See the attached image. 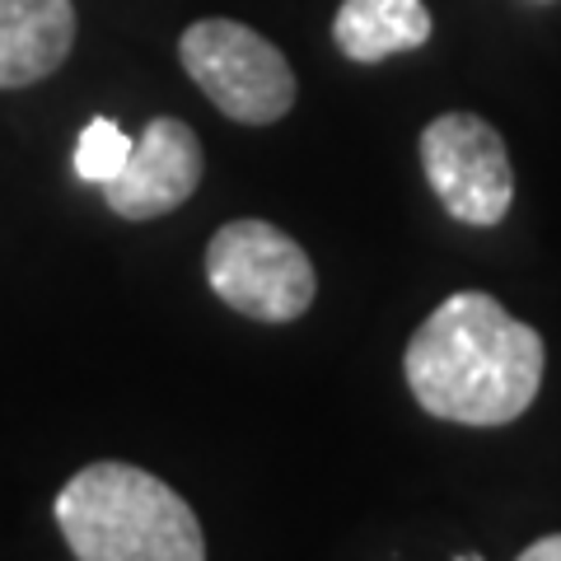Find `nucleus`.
<instances>
[{
  "label": "nucleus",
  "instance_id": "1",
  "mask_svg": "<svg viewBox=\"0 0 561 561\" xmlns=\"http://www.w3.org/2000/svg\"><path fill=\"white\" fill-rule=\"evenodd\" d=\"M542 365L548 346L538 328L486 290L449 295L402 351V375L421 412L478 431L511 426L534 408Z\"/></svg>",
  "mask_w": 561,
  "mask_h": 561
},
{
  "label": "nucleus",
  "instance_id": "2",
  "mask_svg": "<svg viewBox=\"0 0 561 561\" xmlns=\"http://www.w3.org/2000/svg\"><path fill=\"white\" fill-rule=\"evenodd\" d=\"M51 511L76 561H206L197 511L136 463L103 459L80 468Z\"/></svg>",
  "mask_w": 561,
  "mask_h": 561
},
{
  "label": "nucleus",
  "instance_id": "3",
  "mask_svg": "<svg viewBox=\"0 0 561 561\" xmlns=\"http://www.w3.org/2000/svg\"><path fill=\"white\" fill-rule=\"evenodd\" d=\"M179 61L187 80L243 127H272L295 108V94H300L286 51L239 20L187 24L179 38Z\"/></svg>",
  "mask_w": 561,
  "mask_h": 561
},
{
  "label": "nucleus",
  "instance_id": "4",
  "mask_svg": "<svg viewBox=\"0 0 561 561\" xmlns=\"http://www.w3.org/2000/svg\"><path fill=\"white\" fill-rule=\"evenodd\" d=\"M206 280L225 305L257 323H290L313 305L309 253L272 220H230L206 243Z\"/></svg>",
  "mask_w": 561,
  "mask_h": 561
},
{
  "label": "nucleus",
  "instance_id": "5",
  "mask_svg": "<svg viewBox=\"0 0 561 561\" xmlns=\"http://www.w3.org/2000/svg\"><path fill=\"white\" fill-rule=\"evenodd\" d=\"M421 173L459 225L491 230L511 216V150H505L501 131L478 113H440L421 131Z\"/></svg>",
  "mask_w": 561,
  "mask_h": 561
},
{
  "label": "nucleus",
  "instance_id": "6",
  "mask_svg": "<svg viewBox=\"0 0 561 561\" xmlns=\"http://www.w3.org/2000/svg\"><path fill=\"white\" fill-rule=\"evenodd\" d=\"M202 169L206 154L197 131L183 117H150L131 140L127 164L103 183V202L122 220H160L197 192Z\"/></svg>",
  "mask_w": 561,
  "mask_h": 561
},
{
  "label": "nucleus",
  "instance_id": "7",
  "mask_svg": "<svg viewBox=\"0 0 561 561\" xmlns=\"http://www.w3.org/2000/svg\"><path fill=\"white\" fill-rule=\"evenodd\" d=\"M76 47L70 0H0V90H28L66 66Z\"/></svg>",
  "mask_w": 561,
  "mask_h": 561
},
{
  "label": "nucleus",
  "instance_id": "8",
  "mask_svg": "<svg viewBox=\"0 0 561 561\" xmlns=\"http://www.w3.org/2000/svg\"><path fill=\"white\" fill-rule=\"evenodd\" d=\"M431 38L426 0H342L332 20V43L346 61L375 66L398 51H416Z\"/></svg>",
  "mask_w": 561,
  "mask_h": 561
},
{
  "label": "nucleus",
  "instance_id": "9",
  "mask_svg": "<svg viewBox=\"0 0 561 561\" xmlns=\"http://www.w3.org/2000/svg\"><path fill=\"white\" fill-rule=\"evenodd\" d=\"M127 154H131V136L113 117H90V127L80 131V146H76V179L103 187L127 164Z\"/></svg>",
  "mask_w": 561,
  "mask_h": 561
},
{
  "label": "nucleus",
  "instance_id": "10",
  "mask_svg": "<svg viewBox=\"0 0 561 561\" xmlns=\"http://www.w3.org/2000/svg\"><path fill=\"white\" fill-rule=\"evenodd\" d=\"M515 561H561V534H548V538H538V542H529Z\"/></svg>",
  "mask_w": 561,
  "mask_h": 561
},
{
  "label": "nucleus",
  "instance_id": "11",
  "mask_svg": "<svg viewBox=\"0 0 561 561\" xmlns=\"http://www.w3.org/2000/svg\"><path fill=\"white\" fill-rule=\"evenodd\" d=\"M463 561H472V557H463Z\"/></svg>",
  "mask_w": 561,
  "mask_h": 561
}]
</instances>
